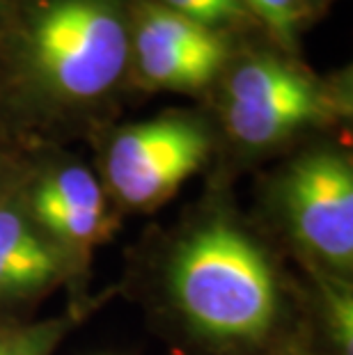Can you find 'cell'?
<instances>
[{
    "label": "cell",
    "instance_id": "cell-9",
    "mask_svg": "<svg viewBox=\"0 0 353 355\" xmlns=\"http://www.w3.org/2000/svg\"><path fill=\"white\" fill-rule=\"evenodd\" d=\"M35 216L53 236L71 245H96L110 236L115 220L110 214H76V211L35 209Z\"/></svg>",
    "mask_w": 353,
    "mask_h": 355
},
{
    "label": "cell",
    "instance_id": "cell-1",
    "mask_svg": "<svg viewBox=\"0 0 353 355\" xmlns=\"http://www.w3.org/2000/svg\"><path fill=\"white\" fill-rule=\"evenodd\" d=\"M170 293L186 323L223 344H252L275 326L277 282L257 243L232 225L189 234L170 259Z\"/></svg>",
    "mask_w": 353,
    "mask_h": 355
},
{
    "label": "cell",
    "instance_id": "cell-3",
    "mask_svg": "<svg viewBox=\"0 0 353 355\" xmlns=\"http://www.w3.org/2000/svg\"><path fill=\"white\" fill-rule=\"evenodd\" d=\"M328 115L330 96L319 83L271 55L246 60L225 85V126L246 147L275 145Z\"/></svg>",
    "mask_w": 353,
    "mask_h": 355
},
{
    "label": "cell",
    "instance_id": "cell-10",
    "mask_svg": "<svg viewBox=\"0 0 353 355\" xmlns=\"http://www.w3.org/2000/svg\"><path fill=\"white\" fill-rule=\"evenodd\" d=\"M69 328V319L62 316L17 330H0V355H53Z\"/></svg>",
    "mask_w": 353,
    "mask_h": 355
},
{
    "label": "cell",
    "instance_id": "cell-5",
    "mask_svg": "<svg viewBox=\"0 0 353 355\" xmlns=\"http://www.w3.org/2000/svg\"><path fill=\"white\" fill-rule=\"evenodd\" d=\"M294 236L330 266L353 263V172L342 154L319 149L300 156L280 186Z\"/></svg>",
    "mask_w": 353,
    "mask_h": 355
},
{
    "label": "cell",
    "instance_id": "cell-13",
    "mask_svg": "<svg viewBox=\"0 0 353 355\" xmlns=\"http://www.w3.org/2000/svg\"><path fill=\"white\" fill-rule=\"evenodd\" d=\"M326 296V316L330 323V332H333L337 346H340L342 355L353 353V303L351 296L344 293V289H333V286H324Z\"/></svg>",
    "mask_w": 353,
    "mask_h": 355
},
{
    "label": "cell",
    "instance_id": "cell-11",
    "mask_svg": "<svg viewBox=\"0 0 353 355\" xmlns=\"http://www.w3.org/2000/svg\"><path fill=\"white\" fill-rule=\"evenodd\" d=\"M248 14L259 19L284 44H291L307 19L310 0H241Z\"/></svg>",
    "mask_w": 353,
    "mask_h": 355
},
{
    "label": "cell",
    "instance_id": "cell-7",
    "mask_svg": "<svg viewBox=\"0 0 353 355\" xmlns=\"http://www.w3.org/2000/svg\"><path fill=\"white\" fill-rule=\"evenodd\" d=\"M62 273L58 252L17 209H0V298L28 296Z\"/></svg>",
    "mask_w": 353,
    "mask_h": 355
},
{
    "label": "cell",
    "instance_id": "cell-8",
    "mask_svg": "<svg viewBox=\"0 0 353 355\" xmlns=\"http://www.w3.org/2000/svg\"><path fill=\"white\" fill-rule=\"evenodd\" d=\"M33 209L76 211V214H106L103 188L85 168L69 165L49 175L37 186Z\"/></svg>",
    "mask_w": 353,
    "mask_h": 355
},
{
    "label": "cell",
    "instance_id": "cell-2",
    "mask_svg": "<svg viewBox=\"0 0 353 355\" xmlns=\"http://www.w3.org/2000/svg\"><path fill=\"white\" fill-rule=\"evenodd\" d=\"M33 80L60 101L110 92L129 62V19L119 0H40L24 33Z\"/></svg>",
    "mask_w": 353,
    "mask_h": 355
},
{
    "label": "cell",
    "instance_id": "cell-4",
    "mask_svg": "<svg viewBox=\"0 0 353 355\" xmlns=\"http://www.w3.org/2000/svg\"><path fill=\"white\" fill-rule=\"evenodd\" d=\"M209 152V133L193 119L159 117L126 126L108 149L110 188L133 209H154L205 165Z\"/></svg>",
    "mask_w": 353,
    "mask_h": 355
},
{
    "label": "cell",
    "instance_id": "cell-12",
    "mask_svg": "<svg viewBox=\"0 0 353 355\" xmlns=\"http://www.w3.org/2000/svg\"><path fill=\"white\" fill-rule=\"evenodd\" d=\"M156 3L218 33H223V28L227 26H239L250 17L241 0H156Z\"/></svg>",
    "mask_w": 353,
    "mask_h": 355
},
{
    "label": "cell",
    "instance_id": "cell-6",
    "mask_svg": "<svg viewBox=\"0 0 353 355\" xmlns=\"http://www.w3.org/2000/svg\"><path fill=\"white\" fill-rule=\"evenodd\" d=\"M129 60L147 85L193 92L221 73L227 42L218 30L145 0L129 19Z\"/></svg>",
    "mask_w": 353,
    "mask_h": 355
}]
</instances>
